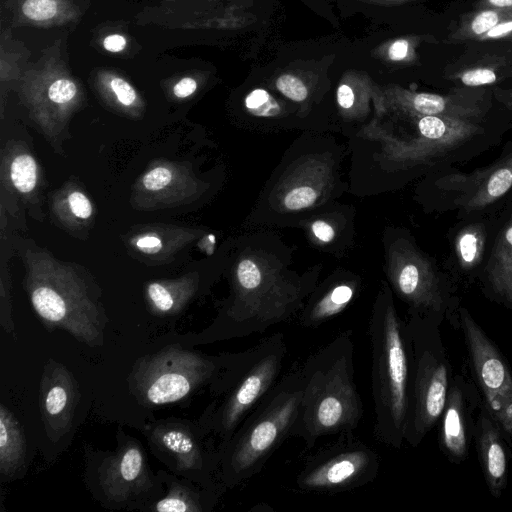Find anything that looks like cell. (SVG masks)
I'll list each match as a JSON object with an SVG mask.
<instances>
[{
  "mask_svg": "<svg viewBox=\"0 0 512 512\" xmlns=\"http://www.w3.org/2000/svg\"><path fill=\"white\" fill-rule=\"evenodd\" d=\"M244 102L246 109L256 116L271 117L278 115L281 111L277 100L263 88L250 91Z\"/></svg>",
  "mask_w": 512,
  "mask_h": 512,
  "instance_id": "4316f807",
  "label": "cell"
},
{
  "mask_svg": "<svg viewBox=\"0 0 512 512\" xmlns=\"http://www.w3.org/2000/svg\"><path fill=\"white\" fill-rule=\"evenodd\" d=\"M171 179V171L166 167L159 166L144 175L142 184L147 190L157 191L166 187Z\"/></svg>",
  "mask_w": 512,
  "mask_h": 512,
  "instance_id": "d6a6232c",
  "label": "cell"
},
{
  "mask_svg": "<svg viewBox=\"0 0 512 512\" xmlns=\"http://www.w3.org/2000/svg\"><path fill=\"white\" fill-rule=\"evenodd\" d=\"M317 197L312 187L300 186L290 190L284 197V206L289 210H300L311 206Z\"/></svg>",
  "mask_w": 512,
  "mask_h": 512,
  "instance_id": "4dcf8cb0",
  "label": "cell"
},
{
  "mask_svg": "<svg viewBox=\"0 0 512 512\" xmlns=\"http://www.w3.org/2000/svg\"><path fill=\"white\" fill-rule=\"evenodd\" d=\"M10 178L16 189L22 193L31 192L38 178V167L35 159L28 154L15 157L10 166Z\"/></svg>",
  "mask_w": 512,
  "mask_h": 512,
  "instance_id": "d4e9b609",
  "label": "cell"
},
{
  "mask_svg": "<svg viewBox=\"0 0 512 512\" xmlns=\"http://www.w3.org/2000/svg\"><path fill=\"white\" fill-rule=\"evenodd\" d=\"M99 481L106 496L126 501L151 487L145 455L135 442H128L99 468Z\"/></svg>",
  "mask_w": 512,
  "mask_h": 512,
  "instance_id": "5bb4252c",
  "label": "cell"
},
{
  "mask_svg": "<svg viewBox=\"0 0 512 512\" xmlns=\"http://www.w3.org/2000/svg\"><path fill=\"white\" fill-rule=\"evenodd\" d=\"M371 343V388L374 404V436L399 449L409 406L412 355L406 321L391 299H380L368 324Z\"/></svg>",
  "mask_w": 512,
  "mask_h": 512,
  "instance_id": "7a4b0ae2",
  "label": "cell"
},
{
  "mask_svg": "<svg viewBox=\"0 0 512 512\" xmlns=\"http://www.w3.org/2000/svg\"><path fill=\"white\" fill-rule=\"evenodd\" d=\"M480 404V392L465 362L464 367L453 375L437 424L439 449L452 464H461L468 457Z\"/></svg>",
  "mask_w": 512,
  "mask_h": 512,
  "instance_id": "30bf717a",
  "label": "cell"
},
{
  "mask_svg": "<svg viewBox=\"0 0 512 512\" xmlns=\"http://www.w3.org/2000/svg\"><path fill=\"white\" fill-rule=\"evenodd\" d=\"M276 89L285 97L295 102H302L308 96L305 82L293 73H282L274 81Z\"/></svg>",
  "mask_w": 512,
  "mask_h": 512,
  "instance_id": "83f0119b",
  "label": "cell"
},
{
  "mask_svg": "<svg viewBox=\"0 0 512 512\" xmlns=\"http://www.w3.org/2000/svg\"><path fill=\"white\" fill-rule=\"evenodd\" d=\"M152 440L174 457L178 471L185 472L202 468L201 449L192 433L184 427L160 425L153 430Z\"/></svg>",
  "mask_w": 512,
  "mask_h": 512,
  "instance_id": "e0dca14e",
  "label": "cell"
},
{
  "mask_svg": "<svg viewBox=\"0 0 512 512\" xmlns=\"http://www.w3.org/2000/svg\"><path fill=\"white\" fill-rule=\"evenodd\" d=\"M28 291L47 330H64L90 347L103 344L106 317L82 283L67 274L37 273L30 277Z\"/></svg>",
  "mask_w": 512,
  "mask_h": 512,
  "instance_id": "5b68a950",
  "label": "cell"
},
{
  "mask_svg": "<svg viewBox=\"0 0 512 512\" xmlns=\"http://www.w3.org/2000/svg\"><path fill=\"white\" fill-rule=\"evenodd\" d=\"M302 398L300 368L287 373L259 401L226 444L224 474L230 486L261 471L290 437Z\"/></svg>",
  "mask_w": 512,
  "mask_h": 512,
  "instance_id": "3957f363",
  "label": "cell"
},
{
  "mask_svg": "<svg viewBox=\"0 0 512 512\" xmlns=\"http://www.w3.org/2000/svg\"><path fill=\"white\" fill-rule=\"evenodd\" d=\"M467 365L481 400L512 442V371L497 346L469 310L459 309Z\"/></svg>",
  "mask_w": 512,
  "mask_h": 512,
  "instance_id": "9c48e42d",
  "label": "cell"
},
{
  "mask_svg": "<svg viewBox=\"0 0 512 512\" xmlns=\"http://www.w3.org/2000/svg\"><path fill=\"white\" fill-rule=\"evenodd\" d=\"M135 245L145 253H156L161 249V240L155 235H146L137 239Z\"/></svg>",
  "mask_w": 512,
  "mask_h": 512,
  "instance_id": "74e56055",
  "label": "cell"
},
{
  "mask_svg": "<svg viewBox=\"0 0 512 512\" xmlns=\"http://www.w3.org/2000/svg\"><path fill=\"white\" fill-rule=\"evenodd\" d=\"M360 2L371 4V5H377V6H383V7H392V6H399L403 5L415 0H358Z\"/></svg>",
  "mask_w": 512,
  "mask_h": 512,
  "instance_id": "b9f144b4",
  "label": "cell"
},
{
  "mask_svg": "<svg viewBox=\"0 0 512 512\" xmlns=\"http://www.w3.org/2000/svg\"><path fill=\"white\" fill-rule=\"evenodd\" d=\"M473 442L487 489L500 498L508 484V467L512 442L481 400L477 413Z\"/></svg>",
  "mask_w": 512,
  "mask_h": 512,
  "instance_id": "7c38bea8",
  "label": "cell"
},
{
  "mask_svg": "<svg viewBox=\"0 0 512 512\" xmlns=\"http://www.w3.org/2000/svg\"><path fill=\"white\" fill-rule=\"evenodd\" d=\"M68 203L72 213L80 219H87L92 214L90 200L81 192L74 191L68 196Z\"/></svg>",
  "mask_w": 512,
  "mask_h": 512,
  "instance_id": "e575fe53",
  "label": "cell"
},
{
  "mask_svg": "<svg viewBox=\"0 0 512 512\" xmlns=\"http://www.w3.org/2000/svg\"><path fill=\"white\" fill-rule=\"evenodd\" d=\"M154 510L159 512H200L198 497L186 487L173 484L167 495L155 503Z\"/></svg>",
  "mask_w": 512,
  "mask_h": 512,
  "instance_id": "cb8c5ba5",
  "label": "cell"
},
{
  "mask_svg": "<svg viewBox=\"0 0 512 512\" xmlns=\"http://www.w3.org/2000/svg\"><path fill=\"white\" fill-rule=\"evenodd\" d=\"M397 100L417 116H441L476 122L486 111L480 93L456 91L451 94L413 92L393 89Z\"/></svg>",
  "mask_w": 512,
  "mask_h": 512,
  "instance_id": "9a60e30c",
  "label": "cell"
},
{
  "mask_svg": "<svg viewBox=\"0 0 512 512\" xmlns=\"http://www.w3.org/2000/svg\"><path fill=\"white\" fill-rule=\"evenodd\" d=\"M286 353L285 337L278 332L236 356L234 383L218 408L214 421V429L225 444L275 385Z\"/></svg>",
  "mask_w": 512,
  "mask_h": 512,
  "instance_id": "8992f818",
  "label": "cell"
},
{
  "mask_svg": "<svg viewBox=\"0 0 512 512\" xmlns=\"http://www.w3.org/2000/svg\"><path fill=\"white\" fill-rule=\"evenodd\" d=\"M450 78L467 87H481L496 83L499 80V72L495 66L476 65L459 70Z\"/></svg>",
  "mask_w": 512,
  "mask_h": 512,
  "instance_id": "484cf974",
  "label": "cell"
},
{
  "mask_svg": "<svg viewBox=\"0 0 512 512\" xmlns=\"http://www.w3.org/2000/svg\"><path fill=\"white\" fill-rule=\"evenodd\" d=\"M192 294V286L187 282H152L146 289L150 309L159 316L178 313Z\"/></svg>",
  "mask_w": 512,
  "mask_h": 512,
  "instance_id": "ffe728a7",
  "label": "cell"
},
{
  "mask_svg": "<svg viewBox=\"0 0 512 512\" xmlns=\"http://www.w3.org/2000/svg\"><path fill=\"white\" fill-rule=\"evenodd\" d=\"M477 8L512 9V0H479Z\"/></svg>",
  "mask_w": 512,
  "mask_h": 512,
  "instance_id": "60d3db41",
  "label": "cell"
},
{
  "mask_svg": "<svg viewBox=\"0 0 512 512\" xmlns=\"http://www.w3.org/2000/svg\"><path fill=\"white\" fill-rule=\"evenodd\" d=\"M485 287L494 301L512 309V216L492 249L485 269Z\"/></svg>",
  "mask_w": 512,
  "mask_h": 512,
  "instance_id": "2e32d148",
  "label": "cell"
},
{
  "mask_svg": "<svg viewBox=\"0 0 512 512\" xmlns=\"http://www.w3.org/2000/svg\"><path fill=\"white\" fill-rule=\"evenodd\" d=\"M492 40H512V19L497 25L478 39V41Z\"/></svg>",
  "mask_w": 512,
  "mask_h": 512,
  "instance_id": "d590c367",
  "label": "cell"
},
{
  "mask_svg": "<svg viewBox=\"0 0 512 512\" xmlns=\"http://www.w3.org/2000/svg\"><path fill=\"white\" fill-rule=\"evenodd\" d=\"M110 87L117 100L124 106L132 105L137 99L134 88L122 78L113 77L110 81Z\"/></svg>",
  "mask_w": 512,
  "mask_h": 512,
  "instance_id": "836d02e7",
  "label": "cell"
},
{
  "mask_svg": "<svg viewBox=\"0 0 512 512\" xmlns=\"http://www.w3.org/2000/svg\"><path fill=\"white\" fill-rule=\"evenodd\" d=\"M379 469L377 452L353 431L346 432L307 457L296 485L306 492L338 493L373 482Z\"/></svg>",
  "mask_w": 512,
  "mask_h": 512,
  "instance_id": "ba28073f",
  "label": "cell"
},
{
  "mask_svg": "<svg viewBox=\"0 0 512 512\" xmlns=\"http://www.w3.org/2000/svg\"><path fill=\"white\" fill-rule=\"evenodd\" d=\"M218 369L211 358L171 345L137 361L131 373V389L145 405L170 404L205 384Z\"/></svg>",
  "mask_w": 512,
  "mask_h": 512,
  "instance_id": "52a82bcc",
  "label": "cell"
},
{
  "mask_svg": "<svg viewBox=\"0 0 512 512\" xmlns=\"http://www.w3.org/2000/svg\"><path fill=\"white\" fill-rule=\"evenodd\" d=\"M196 89L197 82L191 77H185L175 84L173 92L178 98H186L192 95Z\"/></svg>",
  "mask_w": 512,
  "mask_h": 512,
  "instance_id": "8d00e7d4",
  "label": "cell"
},
{
  "mask_svg": "<svg viewBox=\"0 0 512 512\" xmlns=\"http://www.w3.org/2000/svg\"><path fill=\"white\" fill-rule=\"evenodd\" d=\"M351 332L337 335L300 367L302 398L290 436L312 449L321 437L352 432L363 416L354 382Z\"/></svg>",
  "mask_w": 512,
  "mask_h": 512,
  "instance_id": "6da1fadb",
  "label": "cell"
},
{
  "mask_svg": "<svg viewBox=\"0 0 512 512\" xmlns=\"http://www.w3.org/2000/svg\"><path fill=\"white\" fill-rule=\"evenodd\" d=\"M263 281L262 273L254 261L242 260L237 267V282L241 292L257 288Z\"/></svg>",
  "mask_w": 512,
  "mask_h": 512,
  "instance_id": "f1b7e54d",
  "label": "cell"
},
{
  "mask_svg": "<svg viewBox=\"0 0 512 512\" xmlns=\"http://www.w3.org/2000/svg\"><path fill=\"white\" fill-rule=\"evenodd\" d=\"M353 296L352 286L348 284L334 286L305 308L300 317V325L305 328H318L330 318L341 313Z\"/></svg>",
  "mask_w": 512,
  "mask_h": 512,
  "instance_id": "d6986e66",
  "label": "cell"
},
{
  "mask_svg": "<svg viewBox=\"0 0 512 512\" xmlns=\"http://www.w3.org/2000/svg\"><path fill=\"white\" fill-rule=\"evenodd\" d=\"M512 73V72H511Z\"/></svg>",
  "mask_w": 512,
  "mask_h": 512,
  "instance_id": "ee69618b",
  "label": "cell"
},
{
  "mask_svg": "<svg viewBox=\"0 0 512 512\" xmlns=\"http://www.w3.org/2000/svg\"><path fill=\"white\" fill-rule=\"evenodd\" d=\"M428 38L430 37L407 35L389 39L377 46L372 55L391 64L412 65L418 60L417 48Z\"/></svg>",
  "mask_w": 512,
  "mask_h": 512,
  "instance_id": "603a6c76",
  "label": "cell"
},
{
  "mask_svg": "<svg viewBox=\"0 0 512 512\" xmlns=\"http://www.w3.org/2000/svg\"><path fill=\"white\" fill-rule=\"evenodd\" d=\"M26 455V440L21 426L12 412L0 405V472L12 476L22 465Z\"/></svg>",
  "mask_w": 512,
  "mask_h": 512,
  "instance_id": "ac0fdd59",
  "label": "cell"
},
{
  "mask_svg": "<svg viewBox=\"0 0 512 512\" xmlns=\"http://www.w3.org/2000/svg\"><path fill=\"white\" fill-rule=\"evenodd\" d=\"M77 94L75 83L69 79L55 80L48 89L49 99L57 104L64 105L72 101Z\"/></svg>",
  "mask_w": 512,
  "mask_h": 512,
  "instance_id": "1f68e13d",
  "label": "cell"
},
{
  "mask_svg": "<svg viewBox=\"0 0 512 512\" xmlns=\"http://www.w3.org/2000/svg\"><path fill=\"white\" fill-rule=\"evenodd\" d=\"M512 19V9L482 8L463 17L451 39L454 41L475 40L497 25Z\"/></svg>",
  "mask_w": 512,
  "mask_h": 512,
  "instance_id": "44dd1931",
  "label": "cell"
},
{
  "mask_svg": "<svg viewBox=\"0 0 512 512\" xmlns=\"http://www.w3.org/2000/svg\"><path fill=\"white\" fill-rule=\"evenodd\" d=\"M103 46L107 51L120 52L126 46V39L120 34H111L104 39Z\"/></svg>",
  "mask_w": 512,
  "mask_h": 512,
  "instance_id": "ab89813d",
  "label": "cell"
},
{
  "mask_svg": "<svg viewBox=\"0 0 512 512\" xmlns=\"http://www.w3.org/2000/svg\"><path fill=\"white\" fill-rule=\"evenodd\" d=\"M39 392L46 434L51 441H58L72 424L79 399L77 381L64 365L50 359L45 365Z\"/></svg>",
  "mask_w": 512,
  "mask_h": 512,
  "instance_id": "8fae6325",
  "label": "cell"
},
{
  "mask_svg": "<svg viewBox=\"0 0 512 512\" xmlns=\"http://www.w3.org/2000/svg\"><path fill=\"white\" fill-rule=\"evenodd\" d=\"M497 97L504 105L512 109V89L498 91Z\"/></svg>",
  "mask_w": 512,
  "mask_h": 512,
  "instance_id": "7bdbcfd3",
  "label": "cell"
},
{
  "mask_svg": "<svg viewBox=\"0 0 512 512\" xmlns=\"http://www.w3.org/2000/svg\"><path fill=\"white\" fill-rule=\"evenodd\" d=\"M485 238L481 224H471L459 231L455 239V252L463 270L473 269L482 260Z\"/></svg>",
  "mask_w": 512,
  "mask_h": 512,
  "instance_id": "7402d4cb",
  "label": "cell"
},
{
  "mask_svg": "<svg viewBox=\"0 0 512 512\" xmlns=\"http://www.w3.org/2000/svg\"><path fill=\"white\" fill-rule=\"evenodd\" d=\"M312 231L322 242H330L334 238V229L325 221H315L312 224Z\"/></svg>",
  "mask_w": 512,
  "mask_h": 512,
  "instance_id": "f35d334b",
  "label": "cell"
},
{
  "mask_svg": "<svg viewBox=\"0 0 512 512\" xmlns=\"http://www.w3.org/2000/svg\"><path fill=\"white\" fill-rule=\"evenodd\" d=\"M56 0H26L22 5L24 15L35 21L51 19L57 13Z\"/></svg>",
  "mask_w": 512,
  "mask_h": 512,
  "instance_id": "f546056e",
  "label": "cell"
},
{
  "mask_svg": "<svg viewBox=\"0 0 512 512\" xmlns=\"http://www.w3.org/2000/svg\"><path fill=\"white\" fill-rule=\"evenodd\" d=\"M441 325L413 313L406 321L412 366L404 442L413 448L438 424L454 375Z\"/></svg>",
  "mask_w": 512,
  "mask_h": 512,
  "instance_id": "277c9868",
  "label": "cell"
},
{
  "mask_svg": "<svg viewBox=\"0 0 512 512\" xmlns=\"http://www.w3.org/2000/svg\"><path fill=\"white\" fill-rule=\"evenodd\" d=\"M443 182L444 189L456 192V203L465 210L483 209L512 188V152L489 167L448 175Z\"/></svg>",
  "mask_w": 512,
  "mask_h": 512,
  "instance_id": "4fadbf2b",
  "label": "cell"
}]
</instances>
